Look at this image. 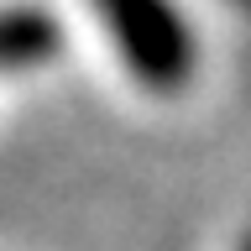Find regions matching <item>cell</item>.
I'll return each mask as SVG.
<instances>
[{
    "instance_id": "6da1fadb",
    "label": "cell",
    "mask_w": 251,
    "mask_h": 251,
    "mask_svg": "<svg viewBox=\"0 0 251 251\" xmlns=\"http://www.w3.org/2000/svg\"><path fill=\"white\" fill-rule=\"evenodd\" d=\"M126 68L157 94H178L194 74V37L173 0H94Z\"/></svg>"
},
{
    "instance_id": "7a4b0ae2",
    "label": "cell",
    "mask_w": 251,
    "mask_h": 251,
    "mask_svg": "<svg viewBox=\"0 0 251 251\" xmlns=\"http://www.w3.org/2000/svg\"><path fill=\"white\" fill-rule=\"evenodd\" d=\"M58 52V21L42 11H5L0 16V68H26Z\"/></svg>"
},
{
    "instance_id": "3957f363",
    "label": "cell",
    "mask_w": 251,
    "mask_h": 251,
    "mask_svg": "<svg viewBox=\"0 0 251 251\" xmlns=\"http://www.w3.org/2000/svg\"><path fill=\"white\" fill-rule=\"evenodd\" d=\"M241 251H251V241H246V246H241Z\"/></svg>"
}]
</instances>
